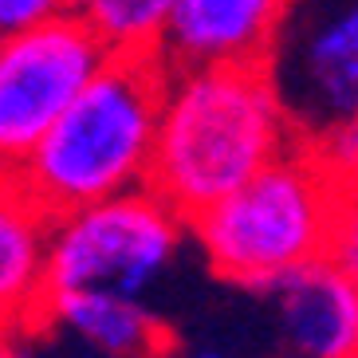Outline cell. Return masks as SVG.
<instances>
[{"instance_id": "obj_1", "label": "cell", "mask_w": 358, "mask_h": 358, "mask_svg": "<svg viewBox=\"0 0 358 358\" xmlns=\"http://www.w3.org/2000/svg\"><path fill=\"white\" fill-rule=\"evenodd\" d=\"M295 142L264 64L169 67L146 189L193 221Z\"/></svg>"}, {"instance_id": "obj_2", "label": "cell", "mask_w": 358, "mask_h": 358, "mask_svg": "<svg viewBox=\"0 0 358 358\" xmlns=\"http://www.w3.org/2000/svg\"><path fill=\"white\" fill-rule=\"evenodd\" d=\"M169 67L162 55H106L16 173L52 217L150 185Z\"/></svg>"}, {"instance_id": "obj_3", "label": "cell", "mask_w": 358, "mask_h": 358, "mask_svg": "<svg viewBox=\"0 0 358 358\" xmlns=\"http://www.w3.org/2000/svg\"><path fill=\"white\" fill-rule=\"evenodd\" d=\"M335 201L338 185L295 142L241 189L201 209L189 232L217 275L268 292L280 275L323 256Z\"/></svg>"}, {"instance_id": "obj_4", "label": "cell", "mask_w": 358, "mask_h": 358, "mask_svg": "<svg viewBox=\"0 0 358 358\" xmlns=\"http://www.w3.org/2000/svg\"><path fill=\"white\" fill-rule=\"evenodd\" d=\"M185 232L189 221L154 189H130L52 217L48 295L118 292L142 299L181 252Z\"/></svg>"}, {"instance_id": "obj_5", "label": "cell", "mask_w": 358, "mask_h": 358, "mask_svg": "<svg viewBox=\"0 0 358 358\" xmlns=\"http://www.w3.org/2000/svg\"><path fill=\"white\" fill-rule=\"evenodd\" d=\"M264 71L295 138L358 118V0H287Z\"/></svg>"}, {"instance_id": "obj_6", "label": "cell", "mask_w": 358, "mask_h": 358, "mask_svg": "<svg viewBox=\"0 0 358 358\" xmlns=\"http://www.w3.org/2000/svg\"><path fill=\"white\" fill-rule=\"evenodd\" d=\"M103 64L106 48L75 8L0 40V169L16 173L28 162Z\"/></svg>"}, {"instance_id": "obj_7", "label": "cell", "mask_w": 358, "mask_h": 358, "mask_svg": "<svg viewBox=\"0 0 358 358\" xmlns=\"http://www.w3.org/2000/svg\"><path fill=\"white\" fill-rule=\"evenodd\" d=\"M287 0H173L158 55L166 67L264 64Z\"/></svg>"}, {"instance_id": "obj_8", "label": "cell", "mask_w": 358, "mask_h": 358, "mask_svg": "<svg viewBox=\"0 0 358 358\" xmlns=\"http://www.w3.org/2000/svg\"><path fill=\"white\" fill-rule=\"evenodd\" d=\"M268 295L287 358H358V292L323 256L280 275Z\"/></svg>"}, {"instance_id": "obj_9", "label": "cell", "mask_w": 358, "mask_h": 358, "mask_svg": "<svg viewBox=\"0 0 358 358\" xmlns=\"http://www.w3.org/2000/svg\"><path fill=\"white\" fill-rule=\"evenodd\" d=\"M52 213L20 173L0 169V335H36L48 303Z\"/></svg>"}, {"instance_id": "obj_10", "label": "cell", "mask_w": 358, "mask_h": 358, "mask_svg": "<svg viewBox=\"0 0 358 358\" xmlns=\"http://www.w3.org/2000/svg\"><path fill=\"white\" fill-rule=\"evenodd\" d=\"M43 327L67 331L103 358H169L178 335L138 295L118 292H64L48 295Z\"/></svg>"}, {"instance_id": "obj_11", "label": "cell", "mask_w": 358, "mask_h": 358, "mask_svg": "<svg viewBox=\"0 0 358 358\" xmlns=\"http://www.w3.org/2000/svg\"><path fill=\"white\" fill-rule=\"evenodd\" d=\"M173 0H87L75 8L91 24L106 55H158Z\"/></svg>"}, {"instance_id": "obj_12", "label": "cell", "mask_w": 358, "mask_h": 358, "mask_svg": "<svg viewBox=\"0 0 358 358\" xmlns=\"http://www.w3.org/2000/svg\"><path fill=\"white\" fill-rule=\"evenodd\" d=\"M323 260L343 272L358 292V181L355 185H338L335 217H331V232H327Z\"/></svg>"}, {"instance_id": "obj_13", "label": "cell", "mask_w": 358, "mask_h": 358, "mask_svg": "<svg viewBox=\"0 0 358 358\" xmlns=\"http://www.w3.org/2000/svg\"><path fill=\"white\" fill-rule=\"evenodd\" d=\"M303 146L335 185H355L358 181V118L307 138Z\"/></svg>"}, {"instance_id": "obj_14", "label": "cell", "mask_w": 358, "mask_h": 358, "mask_svg": "<svg viewBox=\"0 0 358 358\" xmlns=\"http://www.w3.org/2000/svg\"><path fill=\"white\" fill-rule=\"evenodd\" d=\"M67 0H0V40L16 32H28L36 24H48L52 16L67 12Z\"/></svg>"}, {"instance_id": "obj_15", "label": "cell", "mask_w": 358, "mask_h": 358, "mask_svg": "<svg viewBox=\"0 0 358 358\" xmlns=\"http://www.w3.org/2000/svg\"><path fill=\"white\" fill-rule=\"evenodd\" d=\"M0 358H32L28 335H0Z\"/></svg>"}, {"instance_id": "obj_16", "label": "cell", "mask_w": 358, "mask_h": 358, "mask_svg": "<svg viewBox=\"0 0 358 358\" xmlns=\"http://www.w3.org/2000/svg\"><path fill=\"white\" fill-rule=\"evenodd\" d=\"M189 358H229V355H221V350H197V355H189Z\"/></svg>"}, {"instance_id": "obj_17", "label": "cell", "mask_w": 358, "mask_h": 358, "mask_svg": "<svg viewBox=\"0 0 358 358\" xmlns=\"http://www.w3.org/2000/svg\"><path fill=\"white\" fill-rule=\"evenodd\" d=\"M67 4H71V8H83V4H87V0H67Z\"/></svg>"}]
</instances>
